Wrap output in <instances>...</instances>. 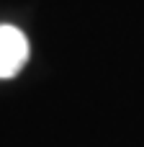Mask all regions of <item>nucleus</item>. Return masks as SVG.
<instances>
[{
    "label": "nucleus",
    "mask_w": 144,
    "mask_h": 147,
    "mask_svg": "<svg viewBox=\"0 0 144 147\" xmlns=\"http://www.w3.org/2000/svg\"><path fill=\"white\" fill-rule=\"evenodd\" d=\"M28 59V41L21 28L0 26V78H13Z\"/></svg>",
    "instance_id": "nucleus-1"
}]
</instances>
